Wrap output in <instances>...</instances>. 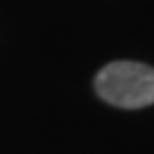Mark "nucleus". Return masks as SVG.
Instances as JSON below:
<instances>
[{
    "instance_id": "obj_1",
    "label": "nucleus",
    "mask_w": 154,
    "mask_h": 154,
    "mask_svg": "<svg viewBox=\"0 0 154 154\" xmlns=\"http://www.w3.org/2000/svg\"><path fill=\"white\" fill-rule=\"evenodd\" d=\"M95 90L116 108H146L154 103V69L141 62H110L98 72Z\"/></svg>"
}]
</instances>
